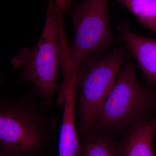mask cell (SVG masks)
<instances>
[{
  "mask_svg": "<svg viewBox=\"0 0 156 156\" xmlns=\"http://www.w3.org/2000/svg\"><path fill=\"white\" fill-rule=\"evenodd\" d=\"M36 88L24 95L0 99L1 153L36 156L56 133L57 122Z\"/></svg>",
  "mask_w": 156,
  "mask_h": 156,
  "instance_id": "obj_1",
  "label": "cell"
},
{
  "mask_svg": "<svg viewBox=\"0 0 156 156\" xmlns=\"http://www.w3.org/2000/svg\"><path fill=\"white\" fill-rule=\"evenodd\" d=\"M156 108V90L142 87L136 68L126 58L121 73L98 112L95 127L103 132L123 130L147 117Z\"/></svg>",
  "mask_w": 156,
  "mask_h": 156,
  "instance_id": "obj_2",
  "label": "cell"
},
{
  "mask_svg": "<svg viewBox=\"0 0 156 156\" xmlns=\"http://www.w3.org/2000/svg\"><path fill=\"white\" fill-rule=\"evenodd\" d=\"M126 57L124 50L115 49L93 54L78 66L76 105L80 139L95 127L98 112L114 85Z\"/></svg>",
  "mask_w": 156,
  "mask_h": 156,
  "instance_id": "obj_3",
  "label": "cell"
},
{
  "mask_svg": "<svg viewBox=\"0 0 156 156\" xmlns=\"http://www.w3.org/2000/svg\"><path fill=\"white\" fill-rule=\"evenodd\" d=\"M59 64L58 24L53 1L49 0L46 22L37 46L24 48L13 58L12 64L15 68L23 69L19 83L33 84L51 108L61 92L57 82Z\"/></svg>",
  "mask_w": 156,
  "mask_h": 156,
  "instance_id": "obj_4",
  "label": "cell"
},
{
  "mask_svg": "<svg viewBox=\"0 0 156 156\" xmlns=\"http://www.w3.org/2000/svg\"><path fill=\"white\" fill-rule=\"evenodd\" d=\"M108 0H85L72 14L75 38L70 48L79 66L88 57L111 44L115 38L109 23Z\"/></svg>",
  "mask_w": 156,
  "mask_h": 156,
  "instance_id": "obj_5",
  "label": "cell"
},
{
  "mask_svg": "<svg viewBox=\"0 0 156 156\" xmlns=\"http://www.w3.org/2000/svg\"><path fill=\"white\" fill-rule=\"evenodd\" d=\"M61 92L57 98L59 106L63 105V112L58 140V156H77L81 141L76 124L77 72L76 70L65 72Z\"/></svg>",
  "mask_w": 156,
  "mask_h": 156,
  "instance_id": "obj_6",
  "label": "cell"
},
{
  "mask_svg": "<svg viewBox=\"0 0 156 156\" xmlns=\"http://www.w3.org/2000/svg\"><path fill=\"white\" fill-rule=\"evenodd\" d=\"M118 30L121 38L136 59L147 87H152L156 83V39L137 34L125 23L119 24Z\"/></svg>",
  "mask_w": 156,
  "mask_h": 156,
  "instance_id": "obj_7",
  "label": "cell"
},
{
  "mask_svg": "<svg viewBox=\"0 0 156 156\" xmlns=\"http://www.w3.org/2000/svg\"><path fill=\"white\" fill-rule=\"evenodd\" d=\"M156 130V117L136 121L121 141L117 142V156H155L153 141Z\"/></svg>",
  "mask_w": 156,
  "mask_h": 156,
  "instance_id": "obj_8",
  "label": "cell"
},
{
  "mask_svg": "<svg viewBox=\"0 0 156 156\" xmlns=\"http://www.w3.org/2000/svg\"><path fill=\"white\" fill-rule=\"evenodd\" d=\"M80 140L81 147L77 156H118L117 142L106 132L94 128Z\"/></svg>",
  "mask_w": 156,
  "mask_h": 156,
  "instance_id": "obj_9",
  "label": "cell"
},
{
  "mask_svg": "<svg viewBox=\"0 0 156 156\" xmlns=\"http://www.w3.org/2000/svg\"><path fill=\"white\" fill-rule=\"evenodd\" d=\"M134 14L144 26L156 33V0H117Z\"/></svg>",
  "mask_w": 156,
  "mask_h": 156,
  "instance_id": "obj_10",
  "label": "cell"
},
{
  "mask_svg": "<svg viewBox=\"0 0 156 156\" xmlns=\"http://www.w3.org/2000/svg\"><path fill=\"white\" fill-rule=\"evenodd\" d=\"M0 156H11L7 155L5 154L1 153H0Z\"/></svg>",
  "mask_w": 156,
  "mask_h": 156,
  "instance_id": "obj_11",
  "label": "cell"
}]
</instances>
